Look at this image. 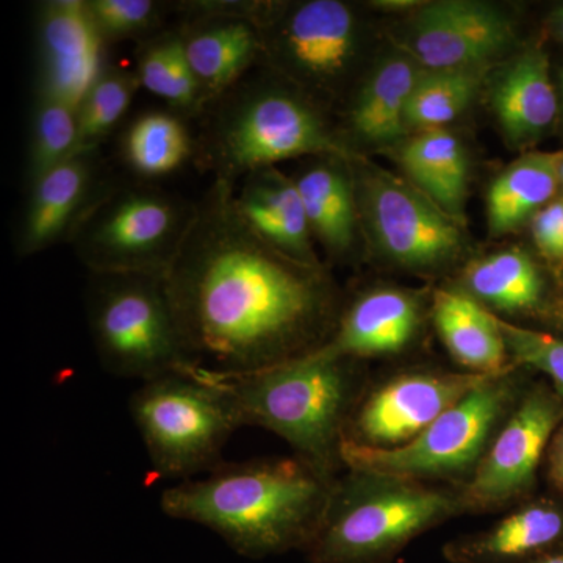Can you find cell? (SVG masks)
Masks as SVG:
<instances>
[{
    "label": "cell",
    "instance_id": "8d00e7d4",
    "mask_svg": "<svg viewBox=\"0 0 563 563\" xmlns=\"http://www.w3.org/2000/svg\"><path fill=\"white\" fill-rule=\"evenodd\" d=\"M544 461H547V477L551 487L563 496V422L548 446Z\"/></svg>",
    "mask_w": 563,
    "mask_h": 563
},
{
    "label": "cell",
    "instance_id": "d6986e66",
    "mask_svg": "<svg viewBox=\"0 0 563 563\" xmlns=\"http://www.w3.org/2000/svg\"><path fill=\"white\" fill-rule=\"evenodd\" d=\"M177 24L207 109L262 65V31L254 22L207 16Z\"/></svg>",
    "mask_w": 563,
    "mask_h": 563
},
{
    "label": "cell",
    "instance_id": "f546056e",
    "mask_svg": "<svg viewBox=\"0 0 563 563\" xmlns=\"http://www.w3.org/2000/svg\"><path fill=\"white\" fill-rule=\"evenodd\" d=\"M135 69L107 62L77 107L79 152L99 151L131 109L140 90Z\"/></svg>",
    "mask_w": 563,
    "mask_h": 563
},
{
    "label": "cell",
    "instance_id": "5b68a950",
    "mask_svg": "<svg viewBox=\"0 0 563 563\" xmlns=\"http://www.w3.org/2000/svg\"><path fill=\"white\" fill-rule=\"evenodd\" d=\"M463 514L457 487L346 468L303 555L309 563H391L426 532Z\"/></svg>",
    "mask_w": 563,
    "mask_h": 563
},
{
    "label": "cell",
    "instance_id": "7a4b0ae2",
    "mask_svg": "<svg viewBox=\"0 0 563 563\" xmlns=\"http://www.w3.org/2000/svg\"><path fill=\"white\" fill-rule=\"evenodd\" d=\"M335 479L296 454L222 462L203 477L166 488L161 509L174 520L210 529L244 558L303 553Z\"/></svg>",
    "mask_w": 563,
    "mask_h": 563
},
{
    "label": "cell",
    "instance_id": "d590c367",
    "mask_svg": "<svg viewBox=\"0 0 563 563\" xmlns=\"http://www.w3.org/2000/svg\"><path fill=\"white\" fill-rule=\"evenodd\" d=\"M532 235L544 257L563 261V198L551 201L533 217Z\"/></svg>",
    "mask_w": 563,
    "mask_h": 563
},
{
    "label": "cell",
    "instance_id": "74e56055",
    "mask_svg": "<svg viewBox=\"0 0 563 563\" xmlns=\"http://www.w3.org/2000/svg\"><path fill=\"white\" fill-rule=\"evenodd\" d=\"M544 312H548V317L550 320L554 322L558 328H561L563 331V279L561 285V291L555 296L554 301L550 303V306L544 309Z\"/></svg>",
    "mask_w": 563,
    "mask_h": 563
},
{
    "label": "cell",
    "instance_id": "b9f144b4",
    "mask_svg": "<svg viewBox=\"0 0 563 563\" xmlns=\"http://www.w3.org/2000/svg\"><path fill=\"white\" fill-rule=\"evenodd\" d=\"M561 91H562V102H563V69L561 74Z\"/></svg>",
    "mask_w": 563,
    "mask_h": 563
},
{
    "label": "cell",
    "instance_id": "4fadbf2b",
    "mask_svg": "<svg viewBox=\"0 0 563 563\" xmlns=\"http://www.w3.org/2000/svg\"><path fill=\"white\" fill-rule=\"evenodd\" d=\"M493 376L496 374L409 369L366 384L347 421L343 443L376 450L402 446Z\"/></svg>",
    "mask_w": 563,
    "mask_h": 563
},
{
    "label": "cell",
    "instance_id": "52a82bcc",
    "mask_svg": "<svg viewBox=\"0 0 563 563\" xmlns=\"http://www.w3.org/2000/svg\"><path fill=\"white\" fill-rule=\"evenodd\" d=\"M85 310L98 361L113 376L150 383L196 365L165 277L90 273Z\"/></svg>",
    "mask_w": 563,
    "mask_h": 563
},
{
    "label": "cell",
    "instance_id": "e0dca14e",
    "mask_svg": "<svg viewBox=\"0 0 563 563\" xmlns=\"http://www.w3.org/2000/svg\"><path fill=\"white\" fill-rule=\"evenodd\" d=\"M420 298L401 288H372L340 310L331 339L320 351L352 361L401 354L417 339Z\"/></svg>",
    "mask_w": 563,
    "mask_h": 563
},
{
    "label": "cell",
    "instance_id": "ffe728a7",
    "mask_svg": "<svg viewBox=\"0 0 563 563\" xmlns=\"http://www.w3.org/2000/svg\"><path fill=\"white\" fill-rule=\"evenodd\" d=\"M233 202L240 217L263 242L292 261L320 265L298 187L277 166L244 177L235 187Z\"/></svg>",
    "mask_w": 563,
    "mask_h": 563
},
{
    "label": "cell",
    "instance_id": "ac0fdd59",
    "mask_svg": "<svg viewBox=\"0 0 563 563\" xmlns=\"http://www.w3.org/2000/svg\"><path fill=\"white\" fill-rule=\"evenodd\" d=\"M563 547V501L529 498L483 531L443 544L450 563H526Z\"/></svg>",
    "mask_w": 563,
    "mask_h": 563
},
{
    "label": "cell",
    "instance_id": "5bb4252c",
    "mask_svg": "<svg viewBox=\"0 0 563 563\" xmlns=\"http://www.w3.org/2000/svg\"><path fill=\"white\" fill-rule=\"evenodd\" d=\"M113 180L99 150L73 155L31 185L14 232L18 257L69 243Z\"/></svg>",
    "mask_w": 563,
    "mask_h": 563
},
{
    "label": "cell",
    "instance_id": "f35d334b",
    "mask_svg": "<svg viewBox=\"0 0 563 563\" xmlns=\"http://www.w3.org/2000/svg\"><path fill=\"white\" fill-rule=\"evenodd\" d=\"M526 563H563V547L555 548L550 553L539 555V558L532 559V561Z\"/></svg>",
    "mask_w": 563,
    "mask_h": 563
},
{
    "label": "cell",
    "instance_id": "9a60e30c",
    "mask_svg": "<svg viewBox=\"0 0 563 563\" xmlns=\"http://www.w3.org/2000/svg\"><path fill=\"white\" fill-rule=\"evenodd\" d=\"M512 22L501 11L470 0L428 3L410 27V57L426 70L485 68L509 49Z\"/></svg>",
    "mask_w": 563,
    "mask_h": 563
},
{
    "label": "cell",
    "instance_id": "1f68e13d",
    "mask_svg": "<svg viewBox=\"0 0 563 563\" xmlns=\"http://www.w3.org/2000/svg\"><path fill=\"white\" fill-rule=\"evenodd\" d=\"M483 69H424L407 107V129L439 131L453 122L479 91Z\"/></svg>",
    "mask_w": 563,
    "mask_h": 563
},
{
    "label": "cell",
    "instance_id": "60d3db41",
    "mask_svg": "<svg viewBox=\"0 0 563 563\" xmlns=\"http://www.w3.org/2000/svg\"><path fill=\"white\" fill-rule=\"evenodd\" d=\"M559 179H561V184H563V151L561 155V162H559Z\"/></svg>",
    "mask_w": 563,
    "mask_h": 563
},
{
    "label": "cell",
    "instance_id": "d4e9b609",
    "mask_svg": "<svg viewBox=\"0 0 563 563\" xmlns=\"http://www.w3.org/2000/svg\"><path fill=\"white\" fill-rule=\"evenodd\" d=\"M562 152H531L518 158L495 180L487 196L488 229L492 235L517 231L553 199L561 179Z\"/></svg>",
    "mask_w": 563,
    "mask_h": 563
},
{
    "label": "cell",
    "instance_id": "30bf717a",
    "mask_svg": "<svg viewBox=\"0 0 563 563\" xmlns=\"http://www.w3.org/2000/svg\"><path fill=\"white\" fill-rule=\"evenodd\" d=\"M262 66L324 110L346 91L362 47L357 13L342 0L277 3L261 27Z\"/></svg>",
    "mask_w": 563,
    "mask_h": 563
},
{
    "label": "cell",
    "instance_id": "4316f807",
    "mask_svg": "<svg viewBox=\"0 0 563 563\" xmlns=\"http://www.w3.org/2000/svg\"><path fill=\"white\" fill-rule=\"evenodd\" d=\"M463 288L474 301L506 314L544 310V279L525 252H496L466 266Z\"/></svg>",
    "mask_w": 563,
    "mask_h": 563
},
{
    "label": "cell",
    "instance_id": "44dd1931",
    "mask_svg": "<svg viewBox=\"0 0 563 563\" xmlns=\"http://www.w3.org/2000/svg\"><path fill=\"white\" fill-rule=\"evenodd\" d=\"M291 179L301 195L313 239L333 258H346L357 240L361 217L350 158L317 155Z\"/></svg>",
    "mask_w": 563,
    "mask_h": 563
},
{
    "label": "cell",
    "instance_id": "ba28073f",
    "mask_svg": "<svg viewBox=\"0 0 563 563\" xmlns=\"http://www.w3.org/2000/svg\"><path fill=\"white\" fill-rule=\"evenodd\" d=\"M198 201L146 181L114 179L70 239L88 273L166 277L191 231Z\"/></svg>",
    "mask_w": 563,
    "mask_h": 563
},
{
    "label": "cell",
    "instance_id": "836d02e7",
    "mask_svg": "<svg viewBox=\"0 0 563 563\" xmlns=\"http://www.w3.org/2000/svg\"><path fill=\"white\" fill-rule=\"evenodd\" d=\"M510 363L536 369L550 379L551 387L563 398V339L514 324L498 317Z\"/></svg>",
    "mask_w": 563,
    "mask_h": 563
},
{
    "label": "cell",
    "instance_id": "d6a6232c",
    "mask_svg": "<svg viewBox=\"0 0 563 563\" xmlns=\"http://www.w3.org/2000/svg\"><path fill=\"white\" fill-rule=\"evenodd\" d=\"M103 43L151 38L165 29V18L172 13L169 2L158 0H85Z\"/></svg>",
    "mask_w": 563,
    "mask_h": 563
},
{
    "label": "cell",
    "instance_id": "ab89813d",
    "mask_svg": "<svg viewBox=\"0 0 563 563\" xmlns=\"http://www.w3.org/2000/svg\"><path fill=\"white\" fill-rule=\"evenodd\" d=\"M553 27L559 38L563 41V5L559 7L553 14Z\"/></svg>",
    "mask_w": 563,
    "mask_h": 563
},
{
    "label": "cell",
    "instance_id": "83f0119b",
    "mask_svg": "<svg viewBox=\"0 0 563 563\" xmlns=\"http://www.w3.org/2000/svg\"><path fill=\"white\" fill-rule=\"evenodd\" d=\"M195 154L188 120L169 109L140 113L122 133V162L143 180L172 176L195 162Z\"/></svg>",
    "mask_w": 563,
    "mask_h": 563
},
{
    "label": "cell",
    "instance_id": "9c48e42d",
    "mask_svg": "<svg viewBox=\"0 0 563 563\" xmlns=\"http://www.w3.org/2000/svg\"><path fill=\"white\" fill-rule=\"evenodd\" d=\"M520 366L503 373L440 415L409 443L388 450L343 443L344 470H363L421 483H453L461 487L483 461L493 437L523 395Z\"/></svg>",
    "mask_w": 563,
    "mask_h": 563
},
{
    "label": "cell",
    "instance_id": "7402d4cb",
    "mask_svg": "<svg viewBox=\"0 0 563 563\" xmlns=\"http://www.w3.org/2000/svg\"><path fill=\"white\" fill-rule=\"evenodd\" d=\"M432 321L440 340L465 372L498 374L509 368V351L498 317L461 290H437Z\"/></svg>",
    "mask_w": 563,
    "mask_h": 563
},
{
    "label": "cell",
    "instance_id": "8fae6325",
    "mask_svg": "<svg viewBox=\"0 0 563 563\" xmlns=\"http://www.w3.org/2000/svg\"><path fill=\"white\" fill-rule=\"evenodd\" d=\"M563 422V398L548 384L526 385L459 493L466 514L512 509L532 498L548 446Z\"/></svg>",
    "mask_w": 563,
    "mask_h": 563
},
{
    "label": "cell",
    "instance_id": "3957f363",
    "mask_svg": "<svg viewBox=\"0 0 563 563\" xmlns=\"http://www.w3.org/2000/svg\"><path fill=\"white\" fill-rule=\"evenodd\" d=\"M201 121L196 166L232 187L251 173L292 158H355L329 124L324 110L273 70L261 76L247 74L211 103Z\"/></svg>",
    "mask_w": 563,
    "mask_h": 563
},
{
    "label": "cell",
    "instance_id": "277c9868",
    "mask_svg": "<svg viewBox=\"0 0 563 563\" xmlns=\"http://www.w3.org/2000/svg\"><path fill=\"white\" fill-rule=\"evenodd\" d=\"M210 373L231 393L244 426L276 433L329 477L344 472V432L366 387L361 362L317 350L258 372Z\"/></svg>",
    "mask_w": 563,
    "mask_h": 563
},
{
    "label": "cell",
    "instance_id": "603a6c76",
    "mask_svg": "<svg viewBox=\"0 0 563 563\" xmlns=\"http://www.w3.org/2000/svg\"><path fill=\"white\" fill-rule=\"evenodd\" d=\"M492 103L503 131L515 143L542 136L559 110L548 55L529 49L510 63L493 85Z\"/></svg>",
    "mask_w": 563,
    "mask_h": 563
},
{
    "label": "cell",
    "instance_id": "8992f818",
    "mask_svg": "<svg viewBox=\"0 0 563 563\" xmlns=\"http://www.w3.org/2000/svg\"><path fill=\"white\" fill-rule=\"evenodd\" d=\"M129 409L154 473L181 483L218 468L244 426L231 393L199 365L143 383Z\"/></svg>",
    "mask_w": 563,
    "mask_h": 563
},
{
    "label": "cell",
    "instance_id": "4dcf8cb0",
    "mask_svg": "<svg viewBox=\"0 0 563 563\" xmlns=\"http://www.w3.org/2000/svg\"><path fill=\"white\" fill-rule=\"evenodd\" d=\"M79 121L77 107L35 92L25 155L27 188L77 154Z\"/></svg>",
    "mask_w": 563,
    "mask_h": 563
},
{
    "label": "cell",
    "instance_id": "7c38bea8",
    "mask_svg": "<svg viewBox=\"0 0 563 563\" xmlns=\"http://www.w3.org/2000/svg\"><path fill=\"white\" fill-rule=\"evenodd\" d=\"M358 213L380 252L410 269H433L453 261L462 250L457 220L413 185L350 161Z\"/></svg>",
    "mask_w": 563,
    "mask_h": 563
},
{
    "label": "cell",
    "instance_id": "6da1fadb",
    "mask_svg": "<svg viewBox=\"0 0 563 563\" xmlns=\"http://www.w3.org/2000/svg\"><path fill=\"white\" fill-rule=\"evenodd\" d=\"M211 180L166 279L181 339L196 365L243 374L320 350L340 317L321 265L296 262L263 242Z\"/></svg>",
    "mask_w": 563,
    "mask_h": 563
},
{
    "label": "cell",
    "instance_id": "484cf974",
    "mask_svg": "<svg viewBox=\"0 0 563 563\" xmlns=\"http://www.w3.org/2000/svg\"><path fill=\"white\" fill-rule=\"evenodd\" d=\"M399 162L422 195L459 220L468 187V155L457 136L446 129L420 132L404 144Z\"/></svg>",
    "mask_w": 563,
    "mask_h": 563
},
{
    "label": "cell",
    "instance_id": "f1b7e54d",
    "mask_svg": "<svg viewBox=\"0 0 563 563\" xmlns=\"http://www.w3.org/2000/svg\"><path fill=\"white\" fill-rule=\"evenodd\" d=\"M140 87L166 102L185 120H201L207 111L201 88L185 55L179 24L165 27L135 49Z\"/></svg>",
    "mask_w": 563,
    "mask_h": 563
},
{
    "label": "cell",
    "instance_id": "cb8c5ba5",
    "mask_svg": "<svg viewBox=\"0 0 563 563\" xmlns=\"http://www.w3.org/2000/svg\"><path fill=\"white\" fill-rule=\"evenodd\" d=\"M424 68L412 57L380 63L352 96L346 111L347 133L369 144L390 143L407 131V107Z\"/></svg>",
    "mask_w": 563,
    "mask_h": 563
},
{
    "label": "cell",
    "instance_id": "e575fe53",
    "mask_svg": "<svg viewBox=\"0 0 563 563\" xmlns=\"http://www.w3.org/2000/svg\"><path fill=\"white\" fill-rule=\"evenodd\" d=\"M277 3L279 2L263 0H180L169 2V7L179 20L207 16L239 18L262 27L276 10Z\"/></svg>",
    "mask_w": 563,
    "mask_h": 563
},
{
    "label": "cell",
    "instance_id": "2e32d148",
    "mask_svg": "<svg viewBox=\"0 0 563 563\" xmlns=\"http://www.w3.org/2000/svg\"><path fill=\"white\" fill-rule=\"evenodd\" d=\"M36 91L79 107L107 63V44L85 0H44L36 7Z\"/></svg>",
    "mask_w": 563,
    "mask_h": 563
}]
</instances>
